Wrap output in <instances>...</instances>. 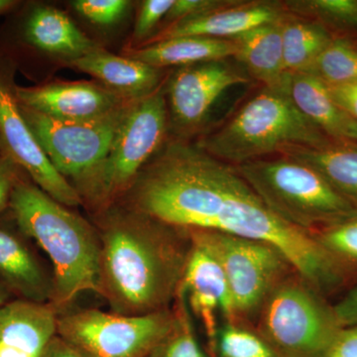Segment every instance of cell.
<instances>
[{
	"mask_svg": "<svg viewBox=\"0 0 357 357\" xmlns=\"http://www.w3.org/2000/svg\"><path fill=\"white\" fill-rule=\"evenodd\" d=\"M261 337L281 357H321L342 330L333 307L300 281H282L261 307Z\"/></svg>",
	"mask_w": 357,
	"mask_h": 357,
	"instance_id": "52a82bcc",
	"label": "cell"
},
{
	"mask_svg": "<svg viewBox=\"0 0 357 357\" xmlns=\"http://www.w3.org/2000/svg\"><path fill=\"white\" fill-rule=\"evenodd\" d=\"M176 300L172 326L147 357H210L199 347L195 335L187 300L181 288Z\"/></svg>",
	"mask_w": 357,
	"mask_h": 357,
	"instance_id": "d4e9b609",
	"label": "cell"
},
{
	"mask_svg": "<svg viewBox=\"0 0 357 357\" xmlns=\"http://www.w3.org/2000/svg\"><path fill=\"white\" fill-rule=\"evenodd\" d=\"M0 143L34 184L68 208L84 204L74 185L58 172L21 114L14 86L0 77Z\"/></svg>",
	"mask_w": 357,
	"mask_h": 357,
	"instance_id": "8fae6325",
	"label": "cell"
},
{
	"mask_svg": "<svg viewBox=\"0 0 357 357\" xmlns=\"http://www.w3.org/2000/svg\"><path fill=\"white\" fill-rule=\"evenodd\" d=\"M173 319L168 309L143 316L82 310L58 317L57 335L84 357H147Z\"/></svg>",
	"mask_w": 357,
	"mask_h": 357,
	"instance_id": "30bf717a",
	"label": "cell"
},
{
	"mask_svg": "<svg viewBox=\"0 0 357 357\" xmlns=\"http://www.w3.org/2000/svg\"><path fill=\"white\" fill-rule=\"evenodd\" d=\"M236 46L232 40L185 36L161 40L138 49L126 51V56L161 69L171 66L201 64L234 57Z\"/></svg>",
	"mask_w": 357,
	"mask_h": 357,
	"instance_id": "44dd1931",
	"label": "cell"
},
{
	"mask_svg": "<svg viewBox=\"0 0 357 357\" xmlns=\"http://www.w3.org/2000/svg\"><path fill=\"white\" fill-rule=\"evenodd\" d=\"M126 194L128 208L176 229L215 230L273 246L324 297L349 280L351 268L331 255L316 234L277 217L236 166L198 145L169 144Z\"/></svg>",
	"mask_w": 357,
	"mask_h": 357,
	"instance_id": "6da1fadb",
	"label": "cell"
},
{
	"mask_svg": "<svg viewBox=\"0 0 357 357\" xmlns=\"http://www.w3.org/2000/svg\"><path fill=\"white\" fill-rule=\"evenodd\" d=\"M180 230L130 208L103 215L98 293L112 312L143 316L177 298L191 249Z\"/></svg>",
	"mask_w": 357,
	"mask_h": 357,
	"instance_id": "7a4b0ae2",
	"label": "cell"
},
{
	"mask_svg": "<svg viewBox=\"0 0 357 357\" xmlns=\"http://www.w3.org/2000/svg\"><path fill=\"white\" fill-rule=\"evenodd\" d=\"M248 82L225 61L178 67L167 89L173 128L181 136L196 132L225 91Z\"/></svg>",
	"mask_w": 357,
	"mask_h": 357,
	"instance_id": "7c38bea8",
	"label": "cell"
},
{
	"mask_svg": "<svg viewBox=\"0 0 357 357\" xmlns=\"http://www.w3.org/2000/svg\"><path fill=\"white\" fill-rule=\"evenodd\" d=\"M319 243L349 268L357 267V215L316 234Z\"/></svg>",
	"mask_w": 357,
	"mask_h": 357,
	"instance_id": "f1b7e54d",
	"label": "cell"
},
{
	"mask_svg": "<svg viewBox=\"0 0 357 357\" xmlns=\"http://www.w3.org/2000/svg\"><path fill=\"white\" fill-rule=\"evenodd\" d=\"M168 128L165 95L157 89L135 100L115 134L109 153L75 189L98 208L126 194L147 162L162 146Z\"/></svg>",
	"mask_w": 357,
	"mask_h": 357,
	"instance_id": "8992f818",
	"label": "cell"
},
{
	"mask_svg": "<svg viewBox=\"0 0 357 357\" xmlns=\"http://www.w3.org/2000/svg\"><path fill=\"white\" fill-rule=\"evenodd\" d=\"M175 0H145L136 20L134 37L142 40L150 34L162 18L166 17Z\"/></svg>",
	"mask_w": 357,
	"mask_h": 357,
	"instance_id": "4dcf8cb0",
	"label": "cell"
},
{
	"mask_svg": "<svg viewBox=\"0 0 357 357\" xmlns=\"http://www.w3.org/2000/svg\"><path fill=\"white\" fill-rule=\"evenodd\" d=\"M333 307L342 328L357 326V284Z\"/></svg>",
	"mask_w": 357,
	"mask_h": 357,
	"instance_id": "e575fe53",
	"label": "cell"
},
{
	"mask_svg": "<svg viewBox=\"0 0 357 357\" xmlns=\"http://www.w3.org/2000/svg\"><path fill=\"white\" fill-rule=\"evenodd\" d=\"M332 40L323 25L285 16L282 21V47L286 70L289 74L309 72Z\"/></svg>",
	"mask_w": 357,
	"mask_h": 357,
	"instance_id": "cb8c5ba5",
	"label": "cell"
},
{
	"mask_svg": "<svg viewBox=\"0 0 357 357\" xmlns=\"http://www.w3.org/2000/svg\"><path fill=\"white\" fill-rule=\"evenodd\" d=\"M284 16L281 6L272 2L236 0L229 6L173 23L155 37V42L185 36L230 40L258 26L281 20Z\"/></svg>",
	"mask_w": 357,
	"mask_h": 357,
	"instance_id": "9a60e30c",
	"label": "cell"
},
{
	"mask_svg": "<svg viewBox=\"0 0 357 357\" xmlns=\"http://www.w3.org/2000/svg\"><path fill=\"white\" fill-rule=\"evenodd\" d=\"M288 93L301 114L321 132L344 138L352 119L338 107L325 82L311 73L289 74Z\"/></svg>",
	"mask_w": 357,
	"mask_h": 357,
	"instance_id": "7402d4cb",
	"label": "cell"
},
{
	"mask_svg": "<svg viewBox=\"0 0 357 357\" xmlns=\"http://www.w3.org/2000/svg\"><path fill=\"white\" fill-rule=\"evenodd\" d=\"M25 38L35 48L67 62L100 48L75 25L67 14L55 7L39 6L25 23Z\"/></svg>",
	"mask_w": 357,
	"mask_h": 357,
	"instance_id": "ffe728a7",
	"label": "cell"
},
{
	"mask_svg": "<svg viewBox=\"0 0 357 357\" xmlns=\"http://www.w3.org/2000/svg\"><path fill=\"white\" fill-rule=\"evenodd\" d=\"M330 89L338 107L357 121V81L342 86H330Z\"/></svg>",
	"mask_w": 357,
	"mask_h": 357,
	"instance_id": "d590c367",
	"label": "cell"
},
{
	"mask_svg": "<svg viewBox=\"0 0 357 357\" xmlns=\"http://www.w3.org/2000/svg\"><path fill=\"white\" fill-rule=\"evenodd\" d=\"M236 168L263 203L297 229L318 234L357 215L356 203L292 157L255 160Z\"/></svg>",
	"mask_w": 357,
	"mask_h": 357,
	"instance_id": "5b68a950",
	"label": "cell"
},
{
	"mask_svg": "<svg viewBox=\"0 0 357 357\" xmlns=\"http://www.w3.org/2000/svg\"><path fill=\"white\" fill-rule=\"evenodd\" d=\"M20 166L8 155L0 156V213L9 206L14 185L18 181Z\"/></svg>",
	"mask_w": 357,
	"mask_h": 357,
	"instance_id": "d6a6232c",
	"label": "cell"
},
{
	"mask_svg": "<svg viewBox=\"0 0 357 357\" xmlns=\"http://www.w3.org/2000/svg\"><path fill=\"white\" fill-rule=\"evenodd\" d=\"M50 303L10 301L0 307V357H40L57 335L58 314Z\"/></svg>",
	"mask_w": 357,
	"mask_h": 357,
	"instance_id": "2e32d148",
	"label": "cell"
},
{
	"mask_svg": "<svg viewBox=\"0 0 357 357\" xmlns=\"http://www.w3.org/2000/svg\"><path fill=\"white\" fill-rule=\"evenodd\" d=\"M344 138L357 142V121L351 119L345 131Z\"/></svg>",
	"mask_w": 357,
	"mask_h": 357,
	"instance_id": "74e56055",
	"label": "cell"
},
{
	"mask_svg": "<svg viewBox=\"0 0 357 357\" xmlns=\"http://www.w3.org/2000/svg\"><path fill=\"white\" fill-rule=\"evenodd\" d=\"M215 354L220 357H281L261 335L236 325L218 330Z\"/></svg>",
	"mask_w": 357,
	"mask_h": 357,
	"instance_id": "4316f807",
	"label": "cell"
},
{
	"mask_svg": "<svg viewBox=\"0 0 357 357\" xmlns=\"http://www.w3.org/2000/svg\"><path fill=\"white\" fill-rule=\"evenodd\" d=\"M289 10L303 16L344 26H357V0H295L287 1Z\"/></svg>",
	"mask_w": 357,
	"mask_h": 357,
	"instance_id": "83f0119b",
	"label": "cell"
},
{
	"mask_svg": "<svg viewBox=\"0 0 357 357\" xmlns=\"http://www.w3.org/2000/svg\"><path fill=\"white\" fill-rule=\"evenodd\" d=\"M135 100H128L109 114L86 121L53 119L18 103L25 121L51 163L67 180L72 178L77 185L109 153L115 134Z\"/></svg>",
	"mask_w": 357,
	"mask_h": 357,
	"instance_id": "9c48e42d",
	"label": "cell"
},
{
	"mask_svg": "<svg viewBox=\"0 0 357 357\" xmlns=\"http://www.w3.org/2000/svg\"><path fill=\"white\" fill-rule=\"evenodd\" d=\"M234 1L236 0H175L165 18L173 24L178 21L188 20L210 13L220 7L229 6Z\"/></svg>",
	"mask_w": 357,
	"mask_h": 357,
	"instance_id": "1f68e13d",
	"label": "cell"
},
{
	"mask_svg": "<svg viewBox=\"0 0 357 357\" xmlns=\"http://www.w3.org/2000/svg\"><path fill=\"white\" fill-rule=\"evenodd\" d=\"M0 285L20 300L47 304L53 280L17 234L0 227Z\"/></svg>",
	"mask_w": 357,
	"mask_h": 357,
	"instance_id": "ac0fdd59",
	"label": "cell"
},
{
	"mask_svg": "<svg viewBox=\"0 0 357 357\" xmlns=\"http://www.w3.org/2000/svg\"><path fill=\"white\" fill-rule=\"evenodd\" d=\"M180 288L188 306L203 324L211 351L215 354L217 312H222L229 321H234L236 311L222 267L208 251L192 241Z\"/></svg>",
	"mask_w": 357,
	"mask_h": 357,
	"instance_id": "5bb4252c",
	"label": "cell"
},
{
	"mask_svg": "<svg viewBox=\"0 0 357 357\" xmlns=\"http://www.w3.org/2000/svg\"><path fill=\"white\" fill-rule=\"evenodd\" d=\"M192 243L215 257L229 283L236 316L261 309L284 275L293 269L273 246L210 229H188Z\"/></svg>",
	"mask_w": 357,
	"mask_h": 357,
	"instance_id": "ba28073f",
	"label": "cell"
},
{
	"mask_svg": "<svg viewBox=\"0 0 357 357\" xmlns=\"http://www.w3.org/2000/svg\"><path fill=\"white\" fill-rule=\"evenodd\" d=\"M9 208L21 234L38 244L50 259L52 306L59 311L79 294L98 293L100 237L93 225L36 185L20 178Z\"/></svg>",
	"mask_w": 357,
	"mask_h": 357,
	"instance_id": "3957f363",
	"label": "cell"
},
{
	"mask_svg": "<svg viewBox=\"0 0 357 357\" xmlns=\"http://www.w3.org/2000/svg\"><path fill=\"white\" fill-rule=\"evenodd\" d=\"M307 73L314 74L330 86L356 82V47L347 40L333 39Z\"/></svg>",
	"mask_w": 357,
	"mask_h": 357,
	"instance_id": "484cf974",
	"label": "cell"
},
{
	"mask_svg": "<svg viewBox=\"0 0 357 357\" xmlns=\"http://www.w3.org/2000/svg\"><path fill=\"white\" fill-rule=\"evenodd\" d=\"M67 65L91 75L105 88L128 100L151 95L158 89L161 79L159 69L128 56L114 55L100 47Z\"/></svg>",
	"mask_w": 357,
	"mask_h": 357,
	"instance_id": "e0dca14e",
	"label": "cell"
},
{
	"mask_svg": "<svg viewBox=\"0 0 357 357\" xmlns=\"http://www.w3.org/2000/svg\"><path fill=\"white\" fill-rule=\"evenodd\" d=\"M13 6L14 2L10 1V0H0V13L7 10V9L10 8Z\"/></svg>",
	"mask_w": 357,
	"mask_h": 357,
	"instance_id": "ab89813d",
	"label": "cell"
},
{
	"mask_svg": "<svg viewBox=\"0 0 357 357\" xmlns=\"http://www.w3.org/2000/svg\"><path fill=\"white\" fill-rule=\"evenodd\" d=\"M40 357H84L64 338L56 335L45 347Z\"/></svg>",
	"mask_w": 357,
	"mask_h": 357,
	"instance_id": "8d00e7d4",
	"label": "cell"
},
{
	"mask_svg": "<svg viewBox=\"0 0 357 357\" xmlns=\"http://www.w3.org/2000/svg\"><path fill=\"white\" fill-rule=\"evenodd\" d=\"M321 357H357V326L342 328Z\"/></svg>",
	"mask_w": 357,
	"mask_h": 357,
	"instance_id": "836d02e7",
	"label": "cell"
},
{
	"mask_svg": "<svg viewBox=\"0 0 357 357\" xmlns=\"http://www.w3.org/2000/svg\"><path fill=\"white\" fill-rule=\"evenodd\" d=\"M326 144L323 132L301 114L288 91L264 88L198 146L215 158L239 166L288 147Z\"/></svg>",
	"mask_w": 357,
	"mask_h": 357,
	"instance_id": "277c9868",
	"label": "cell"
},
{
	"mask_svg": "<svg viewBox=\"0 0 357 357\" xmlns=\"http://www.w3.org/2000/svg\"><path fill=\"white\" fill-rule=\"evenodd\" d=\"M285 17V16H284ZM258 26L230 39L236 46V58L249 75L264 88L288 91L289 73L284 65L282 21Z\"/></svg>",
	"mask_w": 357,
	"mask_h": 357,
	"instance_id": "d6986e66",
	"label": "cell"
},
{
	"mask_svg": "<svg viewBox=\"0 0 357 357\" xmlns=\"http://www.w3.org/2000/svg\"><path fill=\"white\" fill-rule=\"evenodd\" d=\"M282 155L312 167L344 197L357 204V149L349 146H291Z\"/></svg>",
	"mask_w": 357,
	"mask_h": 357,
	"instance_id": "603a6c76",
	"label": "cell"
},
{
	"mask_svg": "<svg viewBox=\"0 0 357 357\" xmlns=\"http://www.w3.org/2000/svg\"><path fill=\"white\" fill-rule=\"evenodd\" d=\"M14 93L20 105L63 121L96 119L134 100L88 81H55L30 88L14 86Z\"/></svg>",
	"mask_w": 357,
	"mask_h": 357,
	"instance_id": "4fadbf2b",
	"label": "cell"
},
{
	"mask_svg": "<svg viewBox=\"0 0 357 357\" xmlns=\"http://www.w3.org/2000/svg\"><path fill=\"white\" fill-rule=\"evenodd\" d=\"M0 146H1V143H0Z\"/></svg>",
	"mask_w": 357,
	"mask_h": 357,
	"instance_id": "60d3db41",
	"label": "cell"
},
{
	"mask_svg": "<svg viewBox=\"0 0 357 357\" xmlns=\"http://www.w3.org/2000/svg\"><path fill=\"white\" fill-rule=\"evenodd\" d=\"M11 294L3 286L0 285V307L10 302Z\"/></svg>",
	"mask_w": 357,
	"mask_h": 357,
	"instance_id": "f35d334b",
	"label": "cell"
},
{
	"mask_svg": "<svg viewBox=\"0 0 357 357\" xmlns=\"http://www.w3.org/2000/svg\"><path fill=\"white\" fill-rule=\"evenodd\" d=\"M73 7L89 22L96 25L115 24L126 15L130 2L126 0H77Z\"/></svg>",
	"mask_w": 357,
	"mask_h": 357,
	"instance_id": "f546056e",
	"label": "cell"
}]
</instances>
